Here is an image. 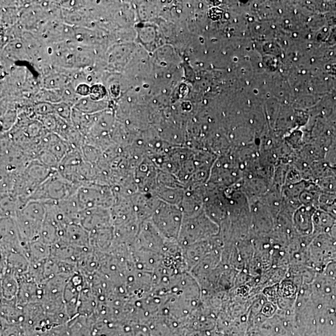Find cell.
I'll return each instance as SVG.
<instances>
[{
  "mask_svg": "<svg viewBox=\"0 0 336 336\" xmlns=\"http://www.w3.org/2000/svg\"><path fill=\"white\" fill-rule=\"evenodd\" d=\"M107 197L106 190L98 184L81 186L76 192V198L81 212L96 207L106 208Z\"/></svg>",
  "mask_w": 336,
  "mask_h": 336,
  "instance_id": "6da1fadb",
  "label": "cell"
},
{
  "mask_svg": "<svg viewBox=\"0 0 336 336\" xmlns=\"http://www.w3.org/2000/svg\"><path fill=\"white\" fill-rule=\"evenodd\" d=\"M106 208L96 207L80 212V224L88 232L107 228L109 218Z\"/></svg>",
  "mask_w": 336,
  "mask_h": 336,
  "instance_id": "7a4b0ae2",
  "label": "cell"
},
{
  "mask_svg": "<svg viewBox=\"0 0 336 336\" xmlns=\"http://www.w3.org/2000/svg\"><path fill=\"white\" fill-rule=\"evenodd\" d=\"M60 239L74 247L91 248L89 232L78 223H71L67 226L62 232Z\"/></svg>",
  "mask_w": 336,
  "mask_h": 336,
  "instance_id": "3957f363",
  "label": "cell"
},
{
  "mask_svg": "<svg viewBox=\"0 0 336 336\" xmlns=\"http://www.w3.org/2000/svg\"><path fill=\"white\" fill-rule=\"evenodd\" d=\"M100 102L91 99V97L81 99L75 105V109L85 114L98 113V111L102 109Z\"/></svg>",
  "mask_w": 336,
  "mask_h": 336,
  "instance_id": "277c9868",
  "label": "cell"
},
{
  "mask_svg": "<svg viewBox=\"0 0 336 336\" xmlns=\"http://www.w3.org/2000/svg\"><path fill=\"white\" fill-rule=\"evenodd\" d=\"M105 90L103 87L100 85H95L91 88L90 96L91 99L94 101H98L102 99L105 95Z\"/></svg>",
  "mask_w": 336,
  "mask_h": 336,
  "instance_id": "5b68a950",
  "label": "cell"
},
{
  "mask_svg": "<svg viewBox=\"0 0 336 336\" xmlns=\"http://www.w3.org/2000/svg\"><path fill=\"white\" fill-rule=\"evenodd\" d=\"M54 105L55 111L58 114V116L63 118V119H69L70 117H71V110H70L68 105L64 103H58V104Z\"/></svg>",
  "mask_w": 336,
  "mask_h": 336,
  "instance_id": "8992f818",
  "label": "cell"
},
{
  "mask_svg": "<svg viewBox=\"0 0 336 336\" xmlns=\"http://www.w3.org/2000/svg\"><path fill=\"white\" fill-rule=\"evenodd\" d=\"M36 111L37 114L41 116H49V114L55 111L54 105L49 103H43L36 106Z\"/></svg>",
  "mask_w": 336,
  "mask_h": 336,
  "instance_id": "52a82bcc",
  "label": "cell"
},
{
  "mask_svg": "<svg viewBox=\"0 0 336 336\" xmlns=\"http://www.w3.org/2000/svg\"><path fill=\"white\" fill-rule=\"evenodd\" d=\"M77 91L78 94L82 95H87L90 94L91 88L88 86L86 85V84H81V85L78 87Z\"/></svg>",
  "mask_w": 336,
  "mask_h": 336,
  "instance_id": "ba28073f",
  "label": "cell"
}]
</instances>
